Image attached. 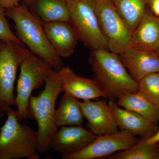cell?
Masks as SVG:
<instances>
[{"label": "cell", "instance_id": "cell-27", "mask_svg": "<svg viewBox=\"0 0 159 159\" xmlns=\"http://www.w3.org/2000/svg\"><path fill=\"white\" fill-rule=\"evenodd\" d=\"M32 0H23V2L24 4H25L26 6H29V4L31 2Z\"/></svg>", "mask_w": 159, "mask_h": 159}, {"label": "cell", "instance_id": "cell-29", "mask_svg": "<svg viewBox=\"0 0 159 159\" xmlns=\"http://www.w3.org/2000/svg\"><path fill=\"white\" fill-rule=\"evenodd\" d=\"M155 52L156 53L158 57H159V46L158 48L157 49L156 51H155Z\"/></svg>", "mask_w": 159, "mask_h": 159}, {"label": "cell", "instance_id": "cell-1", "mask_svg": "<svg viewBox=\"0 0 159 159\" xmlns=\"http://www.w3.org/2000/svg\"><path fill=\"white\" fill-rule=\"evenodd\" d=\"M88 61L93 79L109 100L116 101L124 94L138 93V83L128 73L119 54L108 49L92 50Z\"/></svg>", "mask_w": 159, "mask_h": 159}, {"label": "cell", "instance_id": "cell-3", "mask_svg": "<svg viewBox=\"0 0 159 159\" xmlns=\"http://www.w3.org/2000/svg\"><path fill=\"white\" fill-rule=\"evenodd\" d=\"M5 14L15 24L16 37L32 54L44 60L59 71L64 66L61 57L52 47L43 23L22 3L17 7L6 9Z\"/></svg>", "mask_w": 159, "mask_h": 159}, {"label": "cell", "instance_id": "cell-9", "mask_svg": "<svg viewBox=\"0 0 159 159\" xmlns=\"http://www.w3.org/2000/svg\"><path fill=\"white\" fill-rule=\"evenodd\" d=\"M135 136L125 131L97 136L93 142L82 150L63 156L62 159H95L110 156L117 152L126 150L139 141Z\"/></svg>", "mask_w": 159, "mask_h": 159}, {"label": "cell", "instance_id": "cell-12", "mask_svg": "<svg viewBox=\"0 0 159 159\" xmlns=\"http://www.w3.org/2000/svg\"><path fill=\"white\" fill-rule=\"evenodd\" d=\"M58 72L63 92L83 100L105 98V94L95 79L80 77L68 66H64Z\"/></svg>", "mask_w": 159, "mask_h": 159}, {"label": "cell", "instance_id": "cell-17", "mask_svg": "<svg viewBox=\"0 0 159 159\" xmlns=\"http://www.w3.org/2000/svg\"><path fill=\"white\" fill-rule=\"evenodd\" d=\"M28 7L43 23L56 21L70 23L66 0H32Z\"/></svg>", "mask_w": 159, "mask_h": 159}, {"label": "cell", "instance_id": "cell-24", "mask_svg": "<svg viewBox=\"0 0 159 159\" xmlns=\"http://www.w3.org/2000/svg\"><path fill=\"white\" fill-rule=\"evenodd\" d=\"M21 0H0V6L5 9H12L20 5Z\"/></svg>", "mask_w": 159, "mask_h": 159}, {"label": "cell", "instance_id": "cell-10", "mask_svg": "<svg viewBox=\"0 0 159 159\" xmlns=\"http://www.w3.org/2000/svg\"><path fill=\"white\" fill-rule=\"evenodd\" d=\"M80 107L87 120L86 126L97 136L117 132L116 121L108 102L105 100H83Z\"/></svg>", "mask_w": 159, "mask_h": 159}, {"label": "cell", "instance_id": "cell-4", "mask_svg": "<svg viewBox=\"0 0 159 159\" xmlns=\"http://www.w3.org/2000/svg\"><path fill=\"white\" fill-rule=\"evenodd\" d=\"M6 113L0 129V159H39L37 131L18 121L17 111L9 107Z\"/></svg>", "mask_w": 159, "mask_h": 159}, {"label": "cell", "instance_id": "cell-7", "mask_svg": "<svg viewBox=\"0 0 159 159\" xmlns=\"http://www.w3.org/2000/svg\"><path fill=\"white\" fill-rule=\"evenodd\" d=\"M20 68L16 105L17 107L18 120L22 122L28 118L29 99L32 92L42 86L54 69L50 63L31 53L23 60Z\"/></svg>", "mask_w": 159, "mask_h": 159}, {"label": "cell", "instance_id": "cell-19", "mask_svg": "<svg viewBox=\"0 0 159 159\" xmlns=\"http://www.w3.org/2000/svg\"><path fill=\"white\" fill-rule=\"evenodd\" d=\"M116 103L120 107L135 112L154 123L159 121V109L139 92L124 94Z\"/></svg>", "mask_w": 159, "mask_h": 159}, {"label": "cell", "instance_id": "cell-26", "mask_svg": "<svg viewBox=\"0 0 159 159\" xmlns=\"http://www.w3.org/2000/svg\"><path fill=\"white\" fill-rule=\"evenodd\" d=\"M146 141L151 145H155L159 143V129L154 134L146 139Z\"/></svg>", "mask_w": 159, "mask_h": 159}, {"label": "cell", "instance_id": "cell-16", "mask_svg": "<svg viewBox=\"0 0 159 159\" xmlns=\"http://www.w3.org/2000/svg\"><path fill=\"white\" fill-rule=\"evenodd\" d=\"M159 46V17L146 9L132 34L127 48H133L155 52ZM126 48V49H127Z\"/></svg>", "mask_w": 159, "mask_h": 159}, {"label": "cell", "instance_id": "cell-18", "mask_svg": "<svg viewBox=\"0 0 159 159\" xmlns=\"http://www.w3.org/2000/svg\"><path fill=\"white\" fill-rule=\"evenodd\" d=\"M84 118L78 99L64 93L54 115L56 126L82 125Z\"/></svg>", "mask_w": 159, "mask_h": 159}, {"label": "cell", "instance_id": "cell-28", "mask_svg": "<svg viewBox=\"0 0 159 159\" xmlns=\"http://www.w3.org/2000/svg\"><path fill=\"white\" fill-rule=\"evenodd\" d=\"M5 115V113H0V129L1 128V119Z\"/></svg>", "mask_w": 159, "mask_h": 159}, {"label": "cell", "instance_id": "cell-8", "mask_svg": "<svg viewBox=\"0 0 159 159\" xmlns=\"http://www.w3.org/2000/svg\"><path fill=\"white\" fill-rule=\"evenodd\" d=\"M96 13L100 30L107 44V49L115 54L127 48L132 32L111 0H97Z\"/></svg>", "mask_w": 159, "mask_h": 159}, {"label": "cell", "instance_id": "cell-5", "mask_svg": "<svg viewBox=\"0 0 159 159\" xmlns=\"http://www.w3.org/2000/svg\"><path fill=\"white\" fill-rule=\"evenodd\" d=\"M31 53L21 42L0 40V113L16 105V74L21 62Z\"/></svg>", "mask_w": 159, "mask_h": 159}, {"label": "cell", "instance_id": "cell-11", "mask_svg": "<svg viewBox=\"0 0 159 159\" xmlns=\"http://www.w3.org/2000/svg\"><path fill=\"white\" fill-rule=\"evenodd\" d=\"M97 137L82 125L61 126L52 138L51 149L62 156L71 154L87 147Z\"/></svg>", "mask_w": 159, "mask_h": 159}, {"label": "cell", "instance_id": "cell-6", "mask_svg": "<svg viewBox=\"0 0 159 159\" xmlns=\"http://www.w3.org/2000/svg\"><path fill=\"white\" fill-rule=\"evenodd\" d=\"M70 13V23L78 39L91 50L107 49L96 13L97 0H66Z\"/></svg>", "mask_w": 159, "mask_h": 159}, {"label": "cell", "instance_id": "cell-31", "mask_svg": "<svg viewBox=\"0 0 159 159\" xmlns=\"http://www.w3.org/2000/svg\"><path fill=\"white\" fill-rule=\"evenodd\" d=\"M157 73H158V75H159V71Z\"/></svg>", "mask_w": 159, "mask_h": 159}, {"label": "cell", "instance_id": "cell-14", "mask_svg": "<svg viewBox=\"0 0 159 159\" xmlns=\"http://www.w3.org/2000/svg\"><path fill=\"white\" fill-rule=\"evenodd\" d=\"M108 103L120 130L148 139L158 129L157 123L135 112L120 107L116 101L109 100Z\"/></svg>", "mask_w": 159, "mask_h": 159}, {"label": "cell", "instance_id": "cell-22", "mask_svg": "<svg viewBox=\"0 0 159 159\" xmlns=\"http://www.w3.org/2000/svg\"><path fill=\"white\" fill-rule=\"evenodd\" d=\"M138 83V92L159 109V76L157 73L145 76Z\"/></svg>", "mask_w": 159, "mask_h": 159}, {"label": "cell", "instance_id": "cell-20", "mask_svg": "<svg viewBox=\"0 0 159 159\" xmlns=\"http://www.w3.org/2000/svg\"><path fill=\"white\" fill-rule=\"evenodd\" d=\"M132 34L142 19L149 0H111Z\"/></svg>", "mask_w": 159, "mask_h": 159}, {"label": "cell", "instance_id": "cell-25", "mask_svg": "<svg viewBox=\"0 0 159 159\" xmlns=\"http://www.w3.org/2000/svg\"><path fill=\"white\" fill-rule=\"evenodd\" d=\"M148 7L154 15L159 17V0H149Z\"/></svg>", "mask_w": 159, "mask_h": 159}, {"label": "cell", "instance_id": "cell-2", "mask_svg": "<svg viewBox=\"0 0 159 159\" xmlns=\"http://www.w3.org/2000/svg\"><path fill=\"white\" fill-rule=\"evenodd\" d=\"M44 89L36 97L29 99L27 118L37 121V151L43 154L51 150V140L58 130L54 122L55 103L63 92L58 71L52 70L47 77Z\"/></svg>", "mask_w": 159, "mask_h": 159}, {"label": "cell", "instance_id": "cell-23", "mask_svg": "<svg viewBox=\"0 0 159 159\" xmlns=\"http://www.w3.org/2000/svg\"><path fill=\"white\" fill-rule=\"evenodd\" d=\"M5 10L6 9L0 6V40L20 41L10 29L6 18Z\"/></svg>", "mask_w": 159, "mask_h": 159}, {"label": "cell", "instance_id": "cell-15", "mask_svg": "<svg viewBox=\"0 0 159 159\" xmlns=\"http://www.w3.org/2000/svg\"><path fill=\"white\" fill-rule=\"evenodd\" d=\"M43 25L50 43L58 55L61 58L71 56L79 40L71 24L56 21L43 23Z\"/></svg>", "mask_w": 159, "mask_h": 159}, {"label": "cell", "instance_id": "cell-13", "mask_svg": "<svg viewBox=\"0 0 159 159\" xmlns=\"http://www.w3.org/2000/svg\"><path fill=\"white\" fill-rule=\"evenodd\" d=\"M119 55L131 77L137 83L145 76L159 71V57L154 51L129 48Z\"/></svg>", "mask_w": 159, "mask_h": 159}, {"label": "cell", "instance_id": "cell-21", "mask_svg": "<svg viewBox=\"0 0 159 159\" xmlns=\"http://www.w3.org/2000/svg\"><path fill=\"white\" fill-rule=\"evenodd\" d=\"M146 138H141L130 148L116 152L109 159H159V148L157 144L151 145Z\"/></svg>", "mask_w": 159, "mask_h": 159}, {"label": "cell", "instance_id": "cell-30", "mask_svg": "<svg viewBox=\"0 0 159 159\" xmlns=\"http://www.w3.org/2000/svg\"><path fill=\"white\" fill-rule=\"evenodd\" d=\"M157 145L158 147V148H159V143H157Z\"/></svg>", "mask_w": 159, "mask_h": 159}]
</instances>
